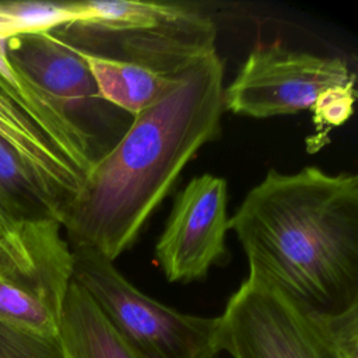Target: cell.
Listing matches in <instances>:
<instances>
[{"label":"cell","mask_w":358,"mask_h":358,"mask_svg":"<svg viewBox=\"0 0 358 358\" xmlns=\"http://www.w3.org/2000/svg\"><path fill=\"white\" fill-rule=\"evenodd\" d=\"M222 96L224 63L215 52L186 70L159 102L133 116L62 213L71 250L115 262L136 242L185 166L220 136Z\"/></svg>","instance_id":"cell-1"},{"label":"cell","mask_w":358,"mask_h":358,"mask_svg":"<svg viewBox=\"0 0 358 358\" xmlns=\"http://www.w3.org/2000/svg\"><path fill=\"white\" fill-rule=\"evenodd\" d=\"M228 227L249 273L320 313L358 305V176L270 169Z\"/></svg>","instance_id":"cell-2"},{"label":"cell","mask_w":358,"mask_h":358,"mask_svg":"<svg viewBox=\"0 0 358 358\" xmlns=\"http://www.w3.org/2000/svg\"><path fill=\"white\" fill-rule=\"evenodd\" d=\"M84 18L50 31L73 49L176 77L215 53L217 28L201 11L137 0L81 1Z\"/></svg>","instance_id":"cell-3"},{"label":"cell","mask_w":358,"mask_h":358,"mask_svg":"<svg viewBox=\"0 0 358 358\" xmlns=\"http://www.w3.org/2000/svg\"><path fill=\"white\" fill-rule=\"evenodd\" d=\"M73 280L136 358H217L220 319L179 312L134 287L113 262L74 249Z\"/></svg>","instance_id":"cell-4"},{"label":"cell","mask_w":358,"mask_h":358,"mask_svg":"<svg viewBox=\"0 0 358 358\" xmlns=\"http://www.w3.org/2000/svg\"><path fill=\"white\" fill-rule=\"evenodd\" d=\"M4 48L17 70L78 131L94 166L116 145L133 116L102 98L81 55L50 31L7 38Z\"/></svg>","instance_id":"cell-5"},{"label":"cell","mask_w":358,"mask_h":358,"mask_svg":"<svg viewBox=\"0 0 358 358\" xmlns=\"http://www.w3.org/2000/svg\"><path fill=\"white\" fill-rule=\"evenodd\" d=\"M59 221L21 222L0 238V322L57 337L73 280V252Z\"/></svg>","instance_id":"cell-6"},{"label":"cell","mask_w":358,"mask_h":358,"mask_svg":"<svg viewBox=\"0 0 358 358\" xmlns=\"http://www.w3.org/2000/svg\"><path fill=\"white\" fill-rule=\"evenodd\" d=\"M220 319V348L232 358H337L323 313L248 274Z\"/></svg>","instance_id":"cell-7"},{"label":"cell","mask_w":358,"mask_h":358,"mask_svg":"<svg viewBox=\"0 0 358 358\" xmlns=\"http://www.w3.org/2000/svg\"><path fill=\"white\" fill-rule=\"evenodd\" d=\"M355 81L348 64L336 56L256 46L236 77L224 87V110L256 119L310 110L330 87Z\"/></svg>","instance_id":"cell-8"},{"label":"cell","mask_w":358,"mask_h":358,"mask_svg":"<svg viewBox=\"0 0 358 358\" xmlns=\"http://www.w3.org/2000/svg\"><path fill=\"white\" fill-rule=\"evenodd\" d=\"M228 186L221 176H194L175 197L155 257L169 282H193L228 257Z\"/></svg>","instance_id":"cell-9"},{"label":"cell","mask_w":358,"mask_h":358,"mask_svg":"<svg viewBox=\"0 0 358 358\" xmlns=\"http://www.w3.org/2000/svg\"><path fill=\"white\" fill-rule=\"evenodd\" d=\"M0 137L49 182L66 208L92 166L83 138L73 129L31 112L1 92Z\"/></svg>","instance_id":"cell-10"},{"label":"cell","mask_w":358,"mask_h":358,"mask_svg":"<svg viewBox=\"0 0 358 358\" xmlns=\"http://www.w3.org/2000/svg\"><path fill=\"white\" fill-rule=\"evenodd\" d=\"M0 207L15 222L56 220L64 208L49 182L0 137Z\"/></svg>","instance_id":"cell-11"},{"label":"cell","mask_w":358,"mask_h":358,"mask_svg":"<svg viewBox=\"0 0 358 358\" xmlns=\"http://www.w3.org/2000/svg\"><path fill=\"white\" fill-rule=\"evenodd\" d=\"M57 336L64 358H136L74 280L63 302Z\"/></svg>","instance_id":"cell-12"},{"label":"cell","mask_w":358,"mask_h":358,"mask_svg":"<svg viewBox=\"0 0 358 358\" xmlns=\"http://www.w3.org/2000/svg\"><path fill=\"white\" fill-rule=\"evenodd\" d=\"M78 53L87 63L102 98L130 116L159 102L183 74L171 77L129 62Z\"/></svg>","instance_id":"cell-13"},{"label":"cell","mask_w":358,"mask_h":358,"mask_svg":"<svg viewBox=\"0 0 358 358\" xmlns=\"http://www.w3.org/2000/svg\"><path fill=\"white\" fill-rule=\"evenodd\" d=\"M83 18L81 1H0V39L52 31Z\"/></svg>","instance_id":"cell-14"},{"label":"cell","mask_w":358,"mask_h":358,"mask_svg":"<svg viewBox=\"0 0 358 358\" xmlns=\"http://www.w3.org/2000/svg\"><path fill=\"white\" fill-rule=\"evenodd\" d=\"M0 358H64L57 337L36 334L0 322Z\"/></svg>","instance_id":"cell-15"},{"label":"cell","mask_w":358,"mask_h":358,"mask_svg":"<svg viewBox=\"0 0 358 358\" xmlns=\"http://www.w3.org/2000/svg\"><path fill=\"white\" fill-rule=\"evenodd\" d=\"M351 81L345 85L330 87L323 91L312 106L313 123L317 130L327 133L329 129L345 123L354 110L355 88Z\"/></svg>","instance_id":"cell-16"},{"label":"cell","mask_w":358,"mask_h":358,"mask_svg":"<svg viewBox=\"0 0 358 358\" xmlns=\"http://www.w3.org/2000/svg\"><path fill=\"white\" fill-rule=\"evenodd\" d=\"M21 222H15L1 207H0V238L6 236L17 229Z\"/></svg>","instance_id":"cell-17"}]
</instances>
